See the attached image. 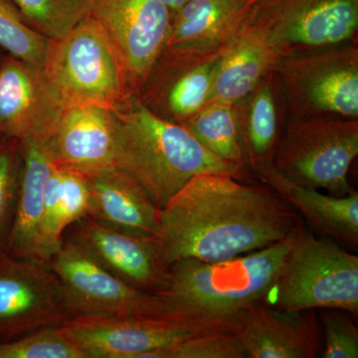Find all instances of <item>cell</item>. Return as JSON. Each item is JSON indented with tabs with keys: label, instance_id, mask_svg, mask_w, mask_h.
Wrapping results in <instances>:
<instances>
[{
	"label": "cell",
	"instance_id": "cell-10",
	"mask_svg": "<svg viewBox=\"0 0 358 358\" xmlns=\"http://www.w3.org/2000/svg\"><path fill=\"white\" fill-rule=\"evenodd\" d=\"M253 21L281 57L357 41L358 0H260Z\"/></svg>",
	"mask_w": 358,
	"mask_h": 358
},
{
	"label": "cell",
	"instance_id": "cell-3",
	"mask_svg": "<svg viewBox=\"0 0 358 358\" xmlns=\"http://www.w3.org/2000/svg\"><path fill=\"white\" fill-rule=\"evenodd\" d=\"M115 166L133 176L159 209L193 178L221 173L243 179L246 171L219 159L180 124L155 114L136 95L115 110Z\"/></svg>",
	"mask_w": 358,
	"mask_h": 358
},
{
	"label": "cell",
	"instance_id": "cell-14",
	"mask_svg": "<svg viewBox=\"0 0 358 358\" xmlns=\"http://www.w3.org/2000/svg\"><path fill=\"white\" fill-rule=\"evenodd\" d=\"M67 106L43 68L13 56L0 66V136L49 141Z\"/></svg>",
	"mask_w": 358,
	"mask_h": 358
},
{
	"label": "cell",
	"instance_id": "cell-19",
	"mask_svg": "<svg viewBox=\"0 0 358 358\" xmlns=\"http://www.w3.org/2000/svg\"><path fill=\"white\" fill-rule=\"evenodd\" d=\"M22 167L15 214L4 251L23 260L47 264L42 235L44 188L55 162L48 141H21Z\"/></svg>",
	"mask_w": 358,
	"mask_h": 358
},
{
	"label": "cell",
	"instance_id": "cell-12",
	"mask_svg": "<svg viewBox=\"0 0 358 358\" xmlns=\"http://www.w3.org/2000/svg\"><path fill=\"white\" fill-rule=\"evenodd\" d=\"M71 317L61 282L47 264L0 251V343Z\"/></svg>",
	"mask_w": 358,
	"mask_h": 358
},
{
	"label": "cell",
	"instance_id": "cell-22",
	"mask_svg": "<svg viewBox=\"0 0 358 358\" xmlns=\"http://www.w3.org/2000/svg\"><path fill=\"white\" fill-rule=\"evenodd\" d=\"M279 57L265 33L252 20L223 54L207 103L239 102L267 76Z\"/></svg>",
	"mask_w": 358,
	"mask_h": 358
},
{
	"label": "cell",
	"instance_id": "cell-5",
	"mask_svg": "<svg viewBox=\"0 0 358 358\" xmlns=\"http://www.w3.org/2000/svg\"><path fill=\"white\" fill-rule=\"evenodd\" d=\"M358 155V120L287 115L273 166L294 185L336 196L355 192L348 171Z\"/></svg>",
	"mask_w": 358,
	"mask_h": 358
},
{
	"label": "cell",
	"instance_id": "cell-29",
	"mask_svg": "<svg viewBox=\"0 0 358 358\" xmlns=\"http://www.w3.org/2000/svg\"><path fill=\"white\" fill-rule=\"evenodd\" d=\"M21 167V141L0 136V251L6 247L13 225L20 190Z\"/></svg>",
	"mask_w": 358,
	"mask_h": 358
},
{
	"label": "cell",
	"instance_id": "cell-25",
	"mask_svg": "<svg viewBox=\"0 0 358 358\" xmlns=\"http://www.w3.org/2000/svg\"><path fill=\"white\" fill-rule=\"evenodd\" d=\"M180 126L219 159L247 171L235 105L207 103Z\"/></svg>",
	"mask_w": 358,
	"mask_h": 358
},
{
	"label": "cell",
	"instance_id": "cell-1",
	"mask_svg": "<svg viewBox=\"0 0 358 358\" xmlns=\"http://www.w3.org/2000/svg\"><path fill=\"white\" fill-rule=\"evenodd\" d=\"M301 223L294 207L268 186L203 173L162 209L155 241L167 268L185 259L214 262L277 243Z\"/></svg>",
	"mask_w": 358,
	"mask_h": 358
},
{
	"label": "cell",
	"instance_id": "cell-17",
	"mask_svg": "<svg viewBox=\"0 0 358 358\" xmlns=\"http://www.w3.org/2000/svg\"><path fill=\"white\" fill-rule=\"evenodd\" d=\"M54 162L90 176L115 166L113 110L68 105L48 141Z\"/></svg>",
	"mask_w": 358,
	"mask_h": 358
},
{
	"label": "cell",
	"instance_id": "cell-28",
	"mask_svg": "<svg viewBox=\"0 0 358 358\" xmlns=\"http://www.w3.org/2000/svg\"><path fill=\"white\" fill-rule=\"evenodd\" d=\"M0 358H87L60 327H45L0 343Z\"/></svg>",
	"mask_w": 358,
	"mask_h": 358
},
{
	"label": "cell",
	"instance_id": "cell-6",
	"mask_svg": "<svg viewBox=\"0 0 358 358\" xmlns=\"http://www.w3.org/2000/svg\"><path fill=\"white\" fill-rule=\"evenodd\" d=\"M272 70L289 117L358 120L357 41L282 55Z\"/></svg>",
	"mask_w": 358,
	"mask_h": 358
},
{
	"label": "cell",
	"instance_id": "cell-20",
	"mask_svg": "<svg viewBox=\"0 0 358 358\" xmlns=\"http://www.w3.org/2000/svg\"><path fill=\"white\" fill-rule=\"evenodd\" d=\"M87 178L90 217L129 234L157 237L162 209L133 176L114 166Z\"/></svg>",
	"mask_w": 358,
	"mask_h": 358
},
{
	"label": "cell",
	"instance_id": "cell-23",
	"mask_svg": "<svg viewBox=\"0 0 358 358\" xmlns=\"http://www.w3.org/2000/svg\"><path fill=\"white\" fill-rule=\"evenodd\" d=\"M300 212L315 231L336 241L357 246L358 192L327 195L317 189L303 187L281 176L275 167L258 178Z\"/></svg>",
	"mask_w": 358,
	"mask_h": 358
},
{
	"label": "cell",
	"instance_id": "cell-15",
	"mask_svg": "<svg viewBox=\"0 0 358 358\" xmlns=\"http://www.w3.org/2000/svg\"><path fill=\"white\" fill-rule=\"evenodd\" d=\"M66 235L134 288L154 294L166 288L169 268L162 261L155 237L122 232L90 216L70 226Z\"/></svg>",
	"mask_w": 358,
	"mask_h": 358
},
{
	"label": "cell",
	"instance_id": "cell-18",
	"mask_svg": "<svg viewBox=\"0 0 358 358\" xmlns=\"http://www.w3.org/2000/svg\"><path fill=\"white\" fill-rule=\"evenodd\" d=\"M260 0H188L173 14L164 49L227 48L253 20Z\"/></svg>",
	"mask_w": 358,
	"mask_h": 358
},
{
	"label": "cell",
	"instance_id": "cell-21",
	"mask_svg": "<svg viewBox=\"0 0 358 358\" xmlns=\"http://www.w3.org/2000/svg\"><path fill=\"white\" fill-rule=\"evenodd\" d=\"M234 105L245 169L259 178L274 167L273 159L287 117L281 87L273 70Z\"/></svg>",
	"mask_w": 358,
	"mask_h": 358
},
{
	"label": "cell",
	"instance_id": "cell-7",
	"mask_svg": "<svg viewBox=\"0 0 358 358\" xmlns=\"http://www.w3.org/2000/svg\"><path fill=\"white\" fill-rule=\"evenodd\" d=\"M43 69L68 105L115 110L133 95L114 48L90 16L50 40Z\"/></svg>",
	"mask_w": 358,
	"mask_h": 358
},
{
	"label": "cell",
	"instance_id": "cell-4",
	"mask_svg": "<svg viewBox=\"0 0 358 358\" xmlns=\"http://www.w3.org/2000/svg\"><path fill=\"white\" fill-rule=\"evenodd\" d=\"M264 303L278 310L338 308L358 313V257L301 228Z\"/></svg>",
	"mask_w": 358,
	"mask_h": 358
},
{
	"label": "cell",
	"instance_id": "cell-30",
	"mask_svg": "<svg viewBox=\"0 0 358 358\" xmlns=\"http://www.w3.org/2000/svg\"><path fill=\"white\" fill-rule=\"evenodd\" d=\"M143 358H247L237 334L212 333L186 338L169 348L152 350Z\"/></svg>",
	"mask_w": 358,
	"mask_h": 358
},
{
	"label": "cell",
	"instance_id": "cell-8",
	"mask_svg": "<svg viewBox=\"0 0 358 358\" xmlns=\"http://www.w3.org/2000/svg\"><path fill=\"white\" fill-rule=\"evenodd\" d=\"M48 266L61 282L72 317L127 315L181 319L159 294L122 281L69 237H64Z\"/></svg>",
	"mask_w": 358,
	"mask_h": 358
},
{
	"label": "cell",
	"instance_id": "cell-9",
	"mask_svg": "<svg viewBox=\"0 0 358 358\" xmlns=\"http://www.w3.org/2000/svg\"><path fill=\"white\" fill-rule=\"evenodd\" d=\"M61 329L87 358H143L192 336L224 333L189 320L127 315H77Z\"/></svg>",
	"mask_w": 358,
	"mask_h": 358
},
{
	"label": "cell",
	"instance_id": "cell-2",
	"mask_svg": "<svg viewBox=\"0 0 358 358\" xmlns=\"http://www.w3.org/2000/svg\"><path fill=\"white\" fill-rule=\"evenodd\" d=\"M303 222L281 241L226 260L185 259L169 267V282L157 293L176 317L237 334L245 313L264 303Z\"/></svg>",
	"mask_w": 358,
	"mask_h": 358
},
{
	"label": "cell",
	"instance_id": "cell-11",
	"mask_svg": "<svg viewBox=\"0 0 358 358\" xmlns=\"http://www.w3.org/2000/svg\"><path fill=\"white\" fill-rule=\"evenodd\" d=\"M88 16L109 40L138 95L164 50L173 13L160 0H89Z\"/></svg>",
	"mask_w": 358,
	"mask_h": 358
},
{
	"label": "cell",
	"instance_id": "cell-13",
	"mask_svg": "<svg viewBox=\"0 0 358 358\" xmlns=\"http://www.w3.org/2000/svg\"><path fill=\"white\" fill-rule=\"evenodd\" d=\"M226 49H164L136 96L155 114L182 124L206 105Z\"/></svg>",
	"mask_w": 358,
	"mask_h": 358
},
{
	"label": "cell",
	"instance_id": "cell-26",
	"mask_svg": "<svg viewBox=\"0 0 358 358\" xmlns=\"http://www.w3.org/2000/svg\"><path fill=\"white\" fill-rule=\"evenodd\" d=\"M50 39L30 25L13 0H0V46L14 58L43 68Z\"/></svg>",
	"mask_w": 358,
	"mask_h": 358
},
{
	"label": "cell",
	"instance_id": "cell-27",
	"mask_svg": "<svg viewBox=\"0 0 358 358\" xmlns=\"http://www.w3.org/2000/svg\"><path fill=\"white\" fill-rule=\"evenodd\" d=\"M34 29L50 40L64 36L88 16L89 0H13Z\"/></svg>",
	"mask_w": 358,
	"mask_h": 358
},
{
	"label": "cell",
	"instance_id": "cell-32",
	"mask_svg": "<svg viewBox=\"0 0 358 358\" xmlns=\"http://www.w3.org/2000/svg\"><path fill=\"white\" fill-rule=\"evenodd\" d=\"M160 1H162V3L171 10V13L173 14L176 11H178L181 6H185L188 0H160Z\"/></svg>",
	"mask_w": 358,
	"mask_h": 358
},
{
	"label": "cell",
	"instance_id": "cell-16",
	"mask_svg": "<svg viewBox=\"0 0 358 358\" xmlns=\"http://www.w3.org/2000/svg\"><path fill=\"white\" fill-rule=\"evenodd\" d=\"M237 336L247 358H317L322 350L315 310H282L259 303L245 313Z\"/></svg>",
	"mask_w": 358,
	"mask_h": 358
},
{
	"label": "cell",
	"instance_id": "cell-31",
	"mask_svg": "<svg viewBox=\"0 0 358 358\" xmlns=\"http://www.w3.org/2000/svg\"><path fill=\"white\" fill-rule=\"evenodd\" d=\"M320 324L324 329L322 358H357L358 329L352 313L338 308H322Z\"/></svg>",
	"mask_w": 358,
	"mask_h": 358
},
{
	"label": "cell",
	"instance_id": "cell-24",
	"mask_svg": "<svg viewBox=\"0 0 358 358\" xmlns=\"http://www.w3.org/2000/svg\"><path fill=\"white\" fill-rule=\"evenodd\" d=\"M90 206L87 176L70 167L54 164L44 188L42 235L47 263L62 246L68 228L89 215Z\"/></svg>",
	"mask_w": 358,
	"mask_h": 358
}]
</instances>
